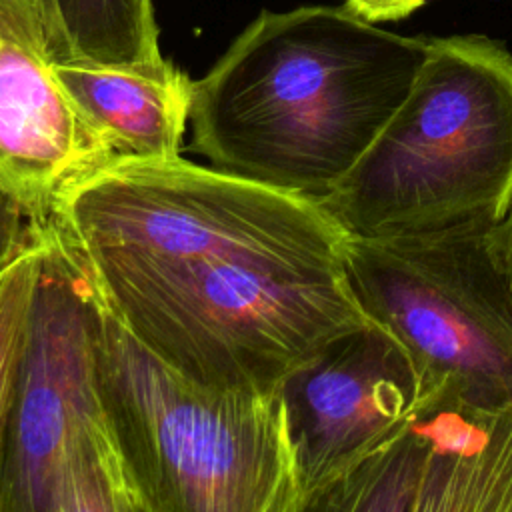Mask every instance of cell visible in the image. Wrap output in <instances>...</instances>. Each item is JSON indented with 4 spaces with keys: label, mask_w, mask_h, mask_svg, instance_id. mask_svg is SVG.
I'll return each instance as SVG.
<instances>
[{
    "label": "cell",
    "mask_w": 512,
    "mask_h": 512,
    "mask_svg": "<svg viewBox=\"0 0 512 512\" xmlns=\"http://www.w3.org/2000/svg\"><path fill=\"white\" fill-rule=\"evenodd\" d=\"M52 70L114 160L180 156L194 82L168 60L146 66L52 62Z\"/></svg>",
    "instance_id": "30bf717a"
},
{
    "label": "cell",
    "mask_w": 512,
    "mask_h": 512,
    "mask_svg": "<svg viewBox=\"0 0 512 512\" xmlns=\"http://www.w3.org/2000/svg\"><path fill=\"white\" fill-rule=\"evenodd\" d=\"M66 62L146 66L162 62L152 0H52Z\"/></svg>",
    "instance_id": "8fae6325"
},
{
    "label": "cell",
    "mask_w": 512,
    "mask_h": 512,
    "mask_svg": "<svg viewBox=\"0 0 512 512\" xmlns=\"http://www.w3.org/2000/svg\"><path fill=\"white\" fill-rule=\"evenodd\" d=\"M490 240H492L494 252L512 284V202H510L506 214L502 216V220H498L494 226H490Z\"/></svg>",
    "instance_id": "9a60e30c"
},
{
    "label": "cell",
    "mask_w": 512,
    "mask_h": 512,
    "mask_svg": "<svg viewBox=\"0 0 512 512\" xmlns=\"http://www.w3.org/2000/svg\"><path fill=\"white\" fill-rule=\"evenodd\" d=\"M318 202L360 238L502 220L512 202V54L476 34L428 38L398 110Z\"/></svg>",
    "instance_id": "3957f363"
},
{
    "label": "cell",
    "mask_w": 512,
    "mask_h": 512,
    "mask_svg": "<svg viewBox=\"0 0 512 512\" xmlns=\"http://www.w3.org/2000/svg\"><path fill=\"white\" fill-rule=\"evenodd\" d=\"M98 358L110 418L148 512H302L278 388L202 386L100 302Z\"/></svg>",
    "instance_id": "277c9868"
},
{
    "label": "cell",
    "mask_w": 512,
    "mask_h": 512,
    "mask_svg": "<svg viewBox=\"0 0 512 512\" xmlns=\"http://www.w3.org/2000/svg\"><path fill=\"white\" fill-rule=\"evenodd\" d=\"M344 260L366 314L392 332L422 376L482 404L512 402V284L490 226L360 238Z\"/></svg>",
    "instance_id": "8992f818"
},
{
    "label": "cell",
    "mask_w": 512,
    "mask_h": 512,
    "mask_svg": "<svg viewBox=\"0 0 512 512\" xmlns=\"http://www.w3.org/2000/svg\"><path fill=\"white\" fill-rule=\"evenodd\" d=\"M40 10H42V18L46 24V36H48V52L52 62H66V48L60 36V28H58V18H56V10H54V2L52 0H36Z\"/></svg>",
    "instance_id": "2e32d148"
},
{
    "label": "cell",
    "mask_w": 512,
    "mask_h": 512,
    "mask_svg": "<svg viewBox=\"0 0 512 512\" xmlns=\"http://www.w3.org/2000/svg\"><path fill=\"white\" fill-rule=\"evenodd\" d=\"M42 250L44 228H38L34 240L12 258L0 280V474Z\"/></svg>",
    "instance_id": "7c38bea8"
},
{
    "label": "cell",
    "mask_w": 512,
    "mask_h": 512,
    "mask_svg": "<svg viewBox=\"0 0 512 512\" xmlns=\"http://www.w3.org/2000/svg\"><path fill=\"white\" fill-rule=\"evenodd\" d=\"M0 512H148L104 398L98 302L44 228Z\"/></svg>",
    "instance_id": "5b68a950"
},
{
    "label": "cell",
    "mask_w": 512,
    "mask_h": 512,
    "mask_svg": "<svg viewBox=\"0 0 512 512\" xmlns=\"http://www.w3.org/2000/svg\"><path fill=\"white\" fill-rule=\"evenodd\" d=\"M426 2L430 0H344L354 14L374 24L402 20L422 8Z\"/></svg>",
    "instance_id": "5bb4252c"
},
{
    "label": "cell",
    "mask_w": 512,
    "mask_h": 512,
    "mask_svg": "<svg viewBox=\"0 0 512 512\" xmlns=\"http://www.w3.org/2000/svg\"><path fill=\"white\" fill-rule=\"evenodd\" d=\"M428 38L344 6L264 10L194 82L192 148L222 172L324 198L406 98Z\"/></svg>",
    "instance_id": "7a4b0ae2"
},
{
    "label": "cell",
    "mask_w": 512,
    "mask_h": 512,
    "mask_svg": "<svg viewBox=\"0 0 512 512\" xmlns=\"http://www.w3.org/2000/svg\"><path fill=\"white\" fill-rule=\"evenodd\" d=\"M94 298L182 376L274 390L374 320L318 200L174 158H118L44 226Z\"/></svg>",
    "instance_id": "6da1fadb"
},
{
    "label": "cell",
    "mask_w": 512,
    "mask_h": 512,
    "mask_svg": "<svg viewBox=\"0 0 512 512\" xmlns=\"http://www.w3.org/2000/svg\"><path fill=\"white\" fill-rule=\"evenodd\" d=\"M18 252H20V250H18ZM18 252H16V254H18ZM16 254H14V256H16ZM14 256H12V258H14ZM12 258H10L6 264H2V266H0V280H2V276H4V272H6V268H8V264L12 262Z\"/></svg>",
    "instance_id": "e0dca14e"
},
{
    "label": "cell",
    "mask_w": 512,
    "mask_h": 512,
    "mask_svg": "<svg viewBox=\"0 0 512 512\" xmlns=\"http://www.w3.org/2000/svg\"><path fill=\"white\" fill-rule=\"evenodd\" d=\"M302 512L388 442L422 396L408 350L382 324L334 338L278 384Z\"/></svg>",
    "instance_id": "ba28073f"
},
{
    "label": "cell",
    "mask_w": 512,
    "mask_h": 512,
    "mask_svg": "<svg viewBox=\"0 0 512 512\" xmlns=\"http://www.w3.org/2000/svg\"><path fill=\"white\" fill-rule=\"evenodd\" d=\"M512 512V402L428 388L404 426L308 512Z\"/></svg>",
    "instance_id": "52a82bcc"
},
{
    "label": "cell",
    "mask_w": 512,
    "mask_h": 512,
    "mask_svg": "<svg viewBox=\"0 0 512 512\" xmlns=\"http://www.w3.org/2000/svg\"><path fill=\"white\" fill-rule=\"evenodd\" d=\"M38 226H32L22 210L0 192V266L34 240Z\"/></svg>",
    "instance_id": "4fadbf2b"
},
{
    "label": "cell",
    "mask_w": 512,
    "mask_h": 512,
    "mask_svg": "<svg viewBox=\"0 0 512 512\" xmlns=\"http://www.w3.org/2000/svg\"><path fill=\"white\" fill-rule=\"evenodd\" d=\"M112 154L52 70L36 0H0V192L44 228L60 198Z\"/></svg>",
    "instance_id": "9c48e42d"
}]
</instances>
